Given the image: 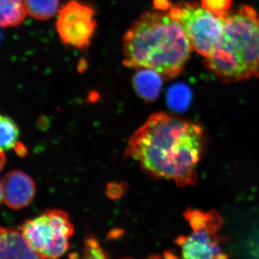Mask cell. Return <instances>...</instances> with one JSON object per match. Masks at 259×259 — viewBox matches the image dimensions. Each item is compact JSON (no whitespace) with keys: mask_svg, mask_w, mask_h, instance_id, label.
Wrapping results in <instances>:
<instances>
[{"mask_svg":"<svg viewBox=\"0 0 259 259\" xmlns=\"http://www.w3.org/2000/svg\"><path fill=\"white\" fill-rule=\"evenodd\" d=\"M30 246L41 258H58L69 250L74 228L69 214L60 209H48L28 220L19 228Z\"/></svg>","mask_w":259,"mask_h":259,"instance_id":"277c9868","label":"cell"},{"mask_svg":"<svg viewBox=\"0 0 259 259\" xmlns=\"http://www.w3.org/2000/svg\"><path fill=\"white\" fill-rule=\"evenodd\" d=\"M185 217L190 223L193 233L180 236L175 243L181 248L182 256L189 259L227 258L223 250L222 240L218 233L222 226L219 213L189 209Z\"/></svg>","mask_w":259,"mask_h":259,"instance_id":"5b68a950","label":"cell"},{"mask_svg":"<svg viewBox=\"0 0 259 259\" xmlns=\"http://www.w3.org/2000/svg\"><path fill=\"white\" fill-rule=\"evenodd\" d=\"M20 131L16 123L8 116L0 114V151L15 148L18 143Z\"/></svg>","mask_w":259,"mask_h":259,"instance_id":"4fadbf2b","label":"cell"},{"mask_svg":"<svg viewBox=\"0 0 259 259\" xmlns=\"http://www.w3.org/2000/svg\"><path fill=\"white\" fill-rule=\"evenodd\" d=\"M233 0H202V5L206 10L223 18L228 13Z\"/></svg>","mask_w":259,"mask_h":259,"instance_id":"9a60e30c","label":"cell"},{"mask_svg":"<svg viewBox=\"0 0 259 259\" xmlns=\"http://www.w3.org/2000/svg\"><path fill=\"white\" fill-rule=\"evenodd\" d=\"M223 30L204 64L219 79L236 82L259 77V16L244 5L223 18Z\"/></svg>","mask_w":259,"mask_h":259,"instance_id":"3957f363","label":"cell"},{"mask_svg":"<svg viewBox=\"0 0 259 259\" xmlns=\"http://www.w3.org/2000/svg\"><path fill=\"white\" fill-rule=\"evenodd\" d=\"M83 257L88 258H107L109 255L102 248L99 241L94 237H90L85 241Z\"/></svg>","mask_w":259,"mask_h":259,"instance_id":"2e32d148","label":"cell"},{"mask_svg":"<svg viewBox=\"0 0 259 259\" xmlns=\"http://www.w3.org/2000/svg\"><path fill=\"white\" fill-rule=\"evenodd\" d=\"M35 192V182L31 177L18 170L7 174L2 181L3 199L10 208H25L33 200Z\"/></svg>","mask_w":259,"mask_h":259,"instance_id":"ba28073f","label":"cell"},{"mask_svg":"<svg viewBox=\"0 0 259 259\" xmlns=\"http://www.w3.org/2000/svg\"><path fill=\"white\" fill-rule=\"evenodd\" d=\"M21 232L0 228V258H38Z\"/></svg>","mask_w":259,"mask_h":259,"instance_id":"9c48e42d","label":"cell"},{"mask_svg":"<svg viewBox=\"0 0 259 259\" xmlns=\"http://www.w3.org/2000/svg\"><path fill=\"white\" fill-rule=\"evenodd\" d=\"M15 151L19 156H25L27 153V149L23 144H17L16 146H15Z\"/></svg>","mask_w":259,"mask_h":259,"instance_id":"ffe728a7","label":"cell"},{"mask_svg":"<svg viewBox=\"0 0 259 259\" xmlns=\"http://www.w3.org/2000/svg\"><path fill=\"white\" fill-rule=\"evenodd\" d=\"M204 144L201 126L166 112H156L130 138L126 156L139 162L149 176L186 187L197 182Z\"/></svg>","mask_w":259,"mask_h":259,"instance_id":"6da1fadb","label":"cell"},{"mask_svg":"<svg viewBox=\"0 0 259 259\" xmlns=\"http://www.w3.org/2000/svg\"><path fill=\"white\" fill-rule=\"evenodd\" d=\"M0 39H1V32H0Z\"/></svg>","mask_w":259,"mask_h":259,"instance_id":"44dd1931","label":"cell"},{"mask_svg":"<svg viewBox=\"0 0 259 259\" xmlns=\"http://www.w3.org/2000/svg\"><path fill=\"white\" fill-rule=\"evenodd\" d=\"M23 0H0V27L10 28L23 23L27 16Z\"/></svg>","mask_w":259,"mask_h":259,"instance_id":"8fae6325","label":"cell"},{"mask_svg":"<svg viewBox=\"0 0 259 259\" xmlns=\"http://www.w3.org/2000/svg\"><path fill=\"white\" fill-rule=\"evenodd\" d=\"M96 28L95 10L88 5L71 0L59 10L56 30L65 45L86 49Z\"/></svg>","mask_w":259,"mask_h":259,"instance_id":"52a82bcc","label":"cell"},{"mask_svg":"<svg viewBox=\"0 0 259 259\" xmlns=\"http://www.w3.org/2000/svg\"><path fill=\"white\" fill-rule=\"evenodd\" d=\"M168 106L176 111H183L190 105L191 93L188 87L177 83L169 89L167 95Z\"/></svg>","mask_w":259,"mask_h":259,"instance_id":"5bb4252c","label":"cell"},{"mask_svg":"<svg viewBox=\"0 0 259 259\" xmlns=\"http://www.w3.org/2000/svg\"><path fill=\"white\" fill-rule=\"evenodd\" d=\"M154 5L156 9L163 11V10H169L171 6V3L168 0H154Z\"/></svg>","mask_w":259,"mask_h":259,"instance_id":"ac0fdd59","label":"cell"},{"mask_svg":"<svg viewBox=\"0 0 259 259\" xmlns=\"http://www.w3.org/2000/svg\"><path fill=\"white\" fill-rule=\"evenodd\" d=\"M126 191V185L119 183H110L107 185L106 194L110 199L120 198Z\"/></svg>","mask_w":259,"mask_h":259,"instance_id":"e0dca14e","label":"cell"},{"mask_svg":"<svg viewBox=\"0 0 259 259\" xmlns=\"http://www.w3.org/2000/svg\"><path fill=\"white\" fill-rule=\"evenodd\" d=\"M188 37L168 13L147 12L127 30L122 42L123 64L149 69L174 79L182 72L192 51Z\"/></svg>","mask_w":259,"mask_h":259,"instance_id":"7a4b0ae2","label":"cell"},{"mask_svg":"<svg viewBox=\"0 0 259 259\" xmlns=\"http://www.w3.org/2000/svg\"><path fill=\"white\" fill-rule=\"evenodd\" d=\"M5 162H6V158L4 152L0 151V172H1L3 168H4ZM3 192H2V182H0V203L3 202Z\"/></svg>","mask_w":259,"mask_h":259,"instance_id":"d6986e66","label":"cell"},{"mask_svg":"<svg viewBox=\"0 0 259 259\" xmlns=\"http://www.w3.org/2000/svg\"><path fill=\"white\" fill-rule=\"evenodd\" d=\"M162 76L149 69H139L133 77V86L139 96L146 102L158 98L162 88Z\"/></svg>","mask_w":259,"mask_h":259,"instance_id":"30bf717a","label":"cell"},{"mask_svg":"<svg viewBox=\"0 0 259 259\" xmlns=\"http://www.w3.org/2000/svg\"><path fill=\"white\" fill-rule=\"evenodd\" d=\"M168 14L182 27L194 51L205 58L212 54L222 35V18L194 3L171 5Z\"/></svg>","mask_w":259,"mask_h":259,"instance_id":"8992f818","label":"cell"},{"mask_svg":"<svg viewBox=\"0 0 259 259\" xmlns=\"http://www.w3.org/2000/svg\"><path fill=\"white\" fill-rule=\"evenodd\" d=\"M27 14L38 20H47L55 15L59 0H23Z\"/></svg>","mask_w":259,"mask_h":259,"instance_id":"7c38bea8","label":"cell"}]
</instances>
